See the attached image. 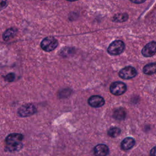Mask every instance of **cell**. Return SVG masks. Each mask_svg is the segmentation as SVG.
Listing matches in <instances>:
<instances>
[{
    "label": "cell",
    "mask_w": 156,
    "mask_h": 156,
    "mask_svg": "<svg viewBox=\"0 0 156 156\" xmlns=\"http://www.w3.org/2000/svg\"><path fill=\"white\" fill-rule=\"evenodd\" d=\"M5 80L9 82H13L15 79V75L14 73H10L8 74H7L6 76H5L4 77Z\"/></svg>",
    "instance_id": "16"
},
{
    "label": "cell",
    "mask_w": 156,
    "mask_h": 156,
    "mask_svg": "<svg viewBox=\"0 0 156 156\" xmlns=\"http://www.w3.org/2000/svg\"><path fill=\"white\" fill-rule=\"evenodd\" d=\"M58 42L57 39L53 37H47L41 42L40 46L41 49L46 52H51L54 50L58 46Z\"/></svg>",
    "instance_id": "3"
},
{
    "label": "cell",
    "mask_w": 156,
    "mask_h": 156,
    "mask_svg": "<svg viewBox=\"0 0 156 156\" xmlns=\"http://www.w3.org/2000/svg\"><path fill=\"white\" fill-rule=\"evenodd\" d=\"M113 116V118L116 119L123 120L126 118V113L123 108H119L116 109L114 112Z\"/></svg>",
    "instance_id": "12"
},
{
    "label": "cell",
    "mask_w": 156,
    "mask_h": 156,
    "mask_svg": "<svg viewBox=\"0 0 156 156\" xmlns=\"http://www.w3.org/2000/svg\"><path fill=\"white\" fill-rule=\"evenodd\" d=\"M127 90V86L124 82L118 81L111 83L110 86V93L115 96H119L124 94Z\"/></svg>",
    "instance_id": "4"
},
{
    "label": "cell",
    "mask_w": 156,
    "mask_h": 156,
    "mask_svg": "<svg viewBox=\"0 0 156 156\" xmlns=\"http://www.w3.org/2000/svg\"><path fill=\"white\" fill-rule=\"evenodd\" d=\"M128 19L127 13H118L116 14L112 18V21L116 23H121L127 21Z\"/></svg>",
    "instance_id": "14"
},
{
    "label": "cell",
    "mask_w": 156,
    "mask_h": 156,
    "mask_svg": "<svg viewBox=\"0 0 156 156\" xmlns=\"http://www.w3.org/2000/svg\"><path fill=\"white\" fill-rule=\"evenodd\" d=\"M135 144V140L132 137L125 138L121 143V147L124 151L129 150Z\"/></svg>",
    "instance_id": "10"
},
{
    "label": "cell",
    "mask_w": 156,
    "mask_h": 156,
    "mask_svg": "<svg viewBox=\"0 0 156 156\" xmlns=\"http://www.w3.org/2000/svg\"><path fill=\"white\" fill-rule=\"evenodd\" d=\"M150 156H156V146L154 147L150 151Z\"/></svg>",
    "instance_id": "18"
},
{
    "label": "cell",
    "mask_w": 156,
    "mask_h": 156,
    "mask_svg": "<svg viewBox=\"0 0 156 156\" xmlns=\"http://www.w3.org/2000/svg\"><path fill=\"white\" fill-rule=\"evenodd\" d=\"M143 72L147 75L156 73V63H151L146 65L143 68Z\"/></svg>",
    "instance_id": "11"
},
{
    "label": "cell",
    "mask_w": 156,
    "mask_h": 156,
    "mask_svg": "<svg viewBox=\"0 0 156 156\" xmlns=\"http://www.w3.org/2000/svg\"><path fill=\"white\" fill-rule=\"evenodd\" d=\"M131 2H133V3H136V4H141V3L144 2L145 1H131Z\"/></svg>",
    "instance_id": "19"
},
{
    "label": "cell",
    "mask_w": 156,
    "mask_h": 156,
    "mask_svg": "<svg viewBox=\"0 0 156 156\" xmlns=\"http://www.w3.org/2000/svg\"><path fill=\"white\" fill-rule=\"evenodd\" d=\"M7 6V2L5 1H0V11Z\"/></svg>",
    "instance_id": "17"
},
{
    "label": "cell",
    "mask_w": 156,
    "mask_h": 156,
    "mask_svg": "<svg viewBox=\"0 0 156 156\" xmlns=\"http://www.w3.org/2000/svg\"><path fill=\"white\" fill-rule=\"evenodd\" d=\"M121 129L118 127H113L109 129V130L107 132V134L108 136H110V137H116L118 136H119L121 133Z\"/></svg>",
    "instance_id": "15"
},
{
    "label": "cell",
    "mask_w": 156,
    "mask_h": 156,
    "mask_svg": "<svg viewBox=\"0 0 156 156\" xmlns=\"http://www.w3.org/2000/svg\"><path fill=\"white\" fill-rule=\"evenodd\" d=\"M23 138V135L21 133H13L9 134L5 138L6 149L7 151L14 152L20 150L23 147L21 141Z\"/></svg>",
    "instance_id": "1"
},
{
    "label": "cell",
    "mask_w": 156,
    "mask_h": 156,
    "mask_svg": "<svg viewBox=\"0 0 156 156\" xmlns=\"http://www.w3.org/2000/svg\"><path fill=\"white\" fill-rule=\"evenodd\" d=\"M125 49V44L122 40H115L112 42L107 48V52L110 55H117L121 54Z\"/></svg>",
    "instance_id": "2"
},
{
    "label": "cell",
    "mask_w": 156,
    "mask_h": 156,
    "mask_svg": "<svg viewBox=\"0 0 156 156\" xmlns=\"http://www.w3.org/2000/svg\"><path fill=\"white\" fill-rule=\"evenodd\" d=\"M16 30L13 28H9L7 29L2 34V38L5 41L9 40L10 38H13L16 34Z\"/></svg>",
    "instance_id": "13"
},
{
    "label": "cell",
    "mask_w": 156,
    "mask_h": 156,
    "mask_svg": "<svg viewBox=\"0 0 156 156\" xmlns=\"http://www.w3.org/2000/svg\"><path fill=\"white\" fill-rule=\"evenodd\" d=\"M37 112L35 106L32 104H26L18 109V114L21 117H27L33 115Z\"/></svg>",
    "instance_id": "5"
},
{
    "label": "cell",
    "mask_w": 156,
    "mask_h": 156,
    "mask_svg": "<svg viewBox=\"0 0 156 156\" xmlns=\"http://www.w3.org/2000/svg\"><path fill=\"white\" fill-rule=\"evenodd\" d=\"M93 152L96 156H107L109 152V149L104 144H99L94 147Z\"/></svg>",
    "instance_id": "9"
},
{
    "label": "cell",
    "mask_w": 156,
    "mask_h": 156,
    "mask_svg": "<svg viewBox=\"0 0 156 156\" xmlns=\"http://www.w3.org/2000/svg\"><path fill=\"white\" fill-rule=\"evenodd\" d=\"M156 53V42L151 41L146 44L141 50V54L144 57H149Z\"/></svg>",
    "instance_id": "7"
},
{
    "label": "cell",
    "mask_w": 156,
    "mask_h": 156,
    "mask_svg": "<svg viewBox=\"0 0 156 156\" xmlns=\"http://www.w3.org/2000/svg\"><path fill=\"white\" fill-rule=\"evenodd\" d=\"M88 104L94 108H98L103 106L105 104L104 99L99 95H93L88 99Z\"/></svg>",
    "instance_id": "8"
},
{
    "label": "cell",
    "mask_w": 156,
    "mask_h": 156,
    "mask_svg": "<svg viewBox=\"0 0 156 156\" xmlns=\"http://www.w3.org/2000/svg\"><path fill=\"white\" fill-rule=\"evenodd\" d=\"M118 74L119 76L123 79H130L136 76L137 71L135 68L128 66L121 69Z\"/></svg>",
    "instance_id": "6"
}]
</instances>
